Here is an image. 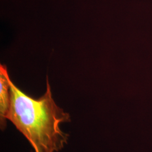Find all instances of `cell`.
Returning a JSON list of instances; mask_svg holds the SVG:
<instances>
[{
  "label": "cell",
  "mask_w": 152,
  "mask_h": 152,
  "mask_svg": "<svg viewBox=\"0 0 152 152\" xmlns=\"http://www.w3.org/2000/svg\"><path fill=\"white\" fill-rule=\"evenodd\" d=\"M10 77L5 66H0V120L1 128L6 126L7 115L10 104Z\"/></svg>",
  "instance_id": "2"
},
{
  "label": "cell",
  "mask_w": 152,
  "mask_h": 152,
  "mask_svg": "<svg viewBox=\"0 0 152 152\" xmlns=\"http://www.w3.org/2000/svg\"><path fill=\"white\" fill-rule=\"evenodd\" d=\"M10 104L7 120L26 137L34 152H59L67 143L69 135L60 124L71 121L70 115L59 107L52 96L48 78L44 95L34 99L9 80Z\"/></svg>",
  "instance_id": "1"
}]
</instances>
